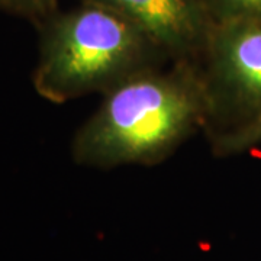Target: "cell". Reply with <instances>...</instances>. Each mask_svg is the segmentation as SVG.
I'll return each mask as SVG.
<instances>
[{
    "label": "cell",
    "instance_id": "cell-1",
    "mask_svg": "<svg viewBox=\"0 0 261 261\" xmlns=\"http://www.w3.org/2000/svg\"><path fill=\"white\" fill-rule=\"evenodd\" d=\"M209 100L199 63L174 61L134 75L103 94L77 130L71 154L84 167L154 166L196 130L206 129Z\"/></svg>",
    "mask_w": 261,
    "mask_h": 261
},
{
    "label": "cell",
    "instance_id": "cell-2",
    "mask_svg": "<svg viewBox=\"0 0 261 261\" xmlns=\"http://www.w3.org/2000/svg\"><path fill=\"white\" fill-rule=\"evenodd\" d=\"M39 27L34 87L53 103L105 94L168 58L129 19L99 3L56 12Z\"/></svg>",
    "mask_w": 261,
    "mask_h": 261
},
{
    "label": "cell",
    "instance_id": "cell-3",
    "mask_svg": "<svg viewBox=\"0 0 261 261\" xmlns=\"http://www.w3.org/2000/svg\"><path fill=\"white\" fill-rule=\"evenodd\" d=\"M212 138L261 115V19L214 23L200 58Z\"/></svg>",
    "mask_w": 261,
    "mask_h": 261
},
{
    "label": "cell",
    "instance_id": "cell-4",
    "mask_svg": "<svg viewBox=\"0 0 261 261\" xmlns=\"http://www.w3.org/2000/svg\"><path fill=\"white\" fill-rule=\"evenodd\" d=\"M99 3L135 23L173 61L203 56L214 22L200 0H83Z\"/></svg>",
    "mask_w": 261,
    "mask_h": 261
},
{
    "label": "cell",
    "instance_id": "cell-5",
    "mask_svg": "<svg viewBox=\"0 0 261 261\" xmlns=\"http://www.w3.org/2000/svg\"><path fill=\"white\" fill-rule=\"evenodd\" d=\"M212 149L218 157H231L261 145V115L241 128L211 138Z\"/></svg>",
    "mask_w": 261,
    "mask_h": 261
},
{
    "label": "cell",
    "instance_id": "cell-6",
    "mask_svg": "<svg viewBox=\"0 0 261 261\" xmlns=\"http://www.w3.org/2000/svg\"><path fill=\"white\" fill-rule=\"evenodd\" d=\"M214 23L261 19V0H200Z\"/></svg>",
    "mask_w": 261,
    "mask_h": 261
},
{
    "label": "cell",
    "instance_id": "cell-7",
    "mask_svg": "<svg viewBox=\"0 0 261 261\" xmlns=\"http://www.w3.org/2000/svg\"><path fill=\"white\" fill-rule=\"evenodd\" d=\"M57 2L58 0H0V10L28 18L41 25L56 13Z\"/></svg>",
    "mask_w": 261,
    "mask_h": 261
}]
</instances>
